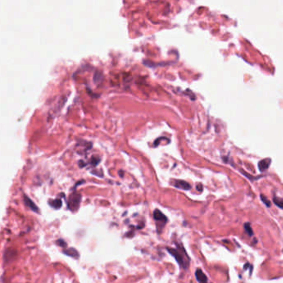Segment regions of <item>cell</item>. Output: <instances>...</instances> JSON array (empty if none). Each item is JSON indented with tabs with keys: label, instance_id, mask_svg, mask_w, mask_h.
<instances>
[{
	"label": "cell",
	"instance_id": "obj_1",
	"mask_svg": "<svg viewBox=\"0 0 283 283\" xmlns=\"http://www.w3.org/2000/svg\"><path fill=\"white\" fill-rule=\"evenodd\" d=\"M167 250L173 257L175 258V260L177 261L179 265L182 268H184V270H187L189 268L190 259L188 256V254L186 253L184 248L178 246V248L176 249L167 248Z\"/></svg>",
	"mask_w": 283,
	"mask_h": 283
},
{
	"label": "cell",
	"instance_id": "obj_2",
	"mask_svg": "<svg viewBox=\"0 0 283 283\" xmlns=\"http://www.w3.org/2000/svg\"><path fill=\"white\" fill-rule=\"evenodd\" d=\"M81 200V195L74 192L69 196V199L67 201V206L68 208L71 211H76L80 206V203Z\"/></svg>",
	"mask_w": 283,
	"mask_h": 283
},
{
	"label": "cell",
	"instance_id": "obj_3",
	"mask_svg": "<svg viewBox=\"0 0 283 283\" xmlns=\"http://www.w3.org/2000/svg\"><path fill=\"white\" fill-rule=\"evenodd\" d=\"M154 218H155V220L157 223V227L159 226V224H160L162 228H163V227L166 224V223L168 221L166 216L161 211H159V209H155V212H154Z\"/></svg>",
	"mask_w": 283,
	"mask_h": 283
},
{
	"label": "cell",
	"instance_id": "obj_4",
	"mask_svg": "<svg viewBox=\"0 0 283 283\" xmlns=\"http://www.w3.org/2000/svg\"><path fill=\"white\" fill-rule=\"evenodd\" d=\"M173 185L178 188V189H184V190H189L191 189L190 184L186 181H184V180H175L174 182Z\"/></svg>",
	"mask_w": 283,
	"mask_h": 283
},
{
	"label": "cell",
	"instance_id": "obj_5",
	"mask_svg": "<svg viewBox=\"0 0 283 283\" xmlns=\"http://www.w3.org/2000/svg\"><path fill=\"white\" fill-rule=\"evenodd\" d=\"M271 162V159H269V158H266V159H264L261 160V161H259V163H258V169H259V170H260L261 172L266 171L267 169L269 168Z\"/></svg>",
	"mask_w": 283,
	"mask_h": 283
},
{
	"label": "cell",
	"instance_id": "obj_6",
	"mask_svg": "<svg viewBox=\"0 0 283 283\" xmlns=\"http://www.w3.org/2000/svg\"><path fill=\"white\" fill-rule=\"evenodd\" d=\"M23 199H24V203H25V204H26L27 206L30 208L31 210H32V211H34V212H38V208H37V205L33 203V201H32L31 199H29L27 196H26V195L24 196Z\"/></svg>",
	"mask_w": 283,
	"mask_h": 283
},
{
	"label": "cell",
	"instance_id": "obj_7",
	"mask_svg": "<svg viewBox=\"0 0 283 283\" xmlns=\"http://www.w3.org/2000/svg\"><path fill=\"white\" fill-rule=\"evenodd\" d=\"M195 277L196 279L199 282H208V278L206 277V275L203 272V271L201 269H197L196 272H195Z\"/></svg>",
	"mask_w": 283,
	"mask_h": 283
},
{
	"label": "cell",
	"instance_id": "obj_8",
	"mask_svg": "<svg viewBox=\"0 0 283 283\" xmlns=\"http://www.w3.org/2000/svg\"><path fill=\"white\" fill-rule=\"evenodd\" d=\"M63 252L66 254L67 256H69V257H74V258H78L79 257V253L78 252L74 249V248H69V249H66V250H64Z\"/></svg>",
	"mask_w": 283,
	"mask_h": 283
},
{
	"label": "cell",
	"instance_id": "obj_9",
	"mask_svg": "<svg viewBox=\"0 0 283 283\" xmlns=\"http://www.w3.org/2000/svg\"><path fill=\"white\" fill-rule=\"evenodd\" d=\"M49 203H50V205H51L52 207H53L54 208H57V209L61 208L62 205V200H61L60 199H54V200H53V201H50Z\"/></svg>",
	"mask_w": 283,
	"mask_h": 283
},
{
	"label": "cell",
	"instance_id": "obj_10",
	"mask_svg": "<svg viewBox=\"0 0 283 283\" xmlns=\"http://www.w3.org/2000/svg\"><path fill=\"white\" fill-rule=\"evenodd\" d=\"M244 229H245L246 233H248L249 237H251V236L253 235V231H252V227H251L250 223H246L244 224Z\"/></svg>",
	"mask_w": 283,
	"mask_h": 283
},
{
	"label": "cell",
	"instance_id": "obj_11",
	"mask_svg": "<svg viewBox=\"0 0 283 283\" xmlns=\"http://www.w3.org/2000/svg\"><path fill=\"white\" fill-rule=\"evenodd\" d=\"M273 202L274 204L280 208H282L283 209V199H280L278 197H274L273 198Z\"/></svg>",
	"mask_w": 283,
	"mask_h": 283
},
{
	"label": "cell",
	"instance_id": "obj_12",
	"mask_svg": "<svg viewBox=\"0 0 283 283\" xmlns=\"http://www.w3.org/2000/svg\"><path fill=\"white\" fill-rule=\"evenodd\" d=\"M100 158H97V157H92L91 159V161H90V163L91 164H92L94 166H96L98 164V163L100 162Z\"/></svg>",
	"mask_w": 283,
	"mask_h": 283
},
{
	"label": "cell",
	"instance_id": "obj_13",
	"mask_svg": "<svg viewBox=\"0 0 283 283\" xmlns=\"http://www.w3.org/2000/svg\"><path fill=\"white\" fill-rule=\"evenodd\" d=\"M261 201L266 204V206H267V207H270L271 206V202L270 200H268V199H266L265 198V196H263V195H261Z\"/></svg>",
	"mask_w": 283,
	"mask_h": 283
},
{
	"label": "cell",
	"instance_id": "obj_14",
	"mask_svg": "<svg viewBox=\"0 0 283 283\" xmlns=\"http://www.w3.org/2000/svg\"><path fill=\"white\" fill-rule=\"evenodd\" d=\"M57 243H58V245H60L61 247H63V248H65V247L66 246V243H65V242H64L63 240H62V239H60V240H58V242H57Z\"/></svg>",
	"mask_w": 283,
	"mask_h": 283
},
{
	"label": "cell",
	"instance_id": "obj_15",
	"mask_svg": "<svg viewBox=\"0 0 283 283\" xmlns=\"http://www.w3.org/2000/svg\"><path fill=\"white\" fill-rule=\"evenodd\" d=\"M197 189H198L199 191H202L203 190V186L201 185V184H199V185L197 186Z\"/></svg>",
	"mask_w": 283,
	"mask_h": 283
}]
</instances>
